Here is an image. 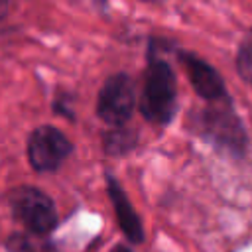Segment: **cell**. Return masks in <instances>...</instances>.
I'll return each instance as SVG.
<instances>
[{
  "mask_svg": "<svg viewBox=\"0 0 252 252\" xmlns=\"http://www.w3.org/2000/svg\"><path fill=\"white\" fill-rule=\"evenodd\" d=\"M175 75L171 67L159 57L150 59L140 94L144 118L154 124H167L175 112Z\"/></svg>",
  "mask_w": 252,
  "mask_h": 252,
  "instance_id": "cell-1",
  "label": "cell"
},
{
  "mask_svg": "<svg viewBox=\"0 0 252 252\" xmlns=\"http://www.w3.org/2000/svg\"><path fill=\"white\" fill-rule=\"evenodd\" d=\"M220 100L222 98L213 100V104L203 110L201 114L203 136L213 144H217L219 148L240 156L246 150V132L238 116L230 108L228 100L226 104H220Z\"/></svg>",
  "mask_w": 252,
  "mask_h": 252,
  "instance_id": "cell-2",
  "label": "cell"
},
{
  "mask_svg": "<svg viewBox=\"0 0 252 252\" xmlns=\"http://www.w3.org/2000/svg\"><path fill=\"white\" fill-rule=\"evenodd\" d=\"M136 104L134 83L126 73L112 75L106 79L98 93L96 112L110 126H122L132 116Z\"/></svg>",
  "mask_w": 252,
  "mask_h": 252,
  "instance_id": "cell-3",
  "label": "cell"
},
{
  "mask_svg": "<svg viewBox=\"0 0 252 252\" xmlns=\"http://www.w3.org/2000/svg\"><path fill=\"white\" fill-rule=\"evenodd\" d=\"M12 205H14V215L18 217V220L35 234H47L57 224L55 205L39 189L22 187L20 191H16Z\"/></svg>",
  "mask_w": 252,
  "mask_h": 252,
  "instance_id": "cell-4",
  "label": "cell"
},
{
  "mask_svg": "<svg viewBox=\"0 0 252 252\" xmlns=\"http://www.w3.org/2000/svg\"><path fill=\"white\" fill-rule=\"evenodd\" d=\"M73 146L63 132L53 126H39L32 132L28 142V158L33 169L53 171L71 154Z\"/></svg>",
  "mask_w": 252,
  "mask_h": 252,
  "instance_id": "cell-5",
  "label": "cell"
},
{
  "mask_svg": "<svg viewBox=\"0 0 252 252\" xmlns=\"http://www.w3.org/2000/svg\"><path fill=\"white\" fill-rule=\"evenodd\" d=\"M181 61H183L187 77L191 79V85H193V89L197 91L199 96H203V98H207L211 102L226 96L224 94L222 77L209 63H205L203 59H199V57H195L191 53H183Z\"/></svg>",
  "mask_w": 252,
  "mask_h": 252,
  "instance_id": "cell-6",
  "label": "cell"
},
{
  "mask_svg": "<svg viewBox=\"0 0 252 252\" xmlns=\"http://www.w3.org/2000/svg\"><path fill=\"white\" fill-rule=\"evenodd\" d=\"M106 183H108V195H110V201L114 203V211H116L122 232L132 242H142L144 240V228H142L140 217L136 215L134 207L130 205V199L126 197V193L122 191V187L118 185V181L112 175H106Z\"/></svg>",
  "mask_w": 252,
  "mask_h": 252,
  "instance_id": "cell-7",
  "label": "cell"
},
{
  "mask_svg": "<svg viewBox=\"0 0 252 252\" xmlns=\"http://www.w3.org/2000/svg\"><path fill=\"white\" fill-rule=\"evenodd\" d=\"M136 146V132L126 126H116L104 136V150L114 156H122Z\"/></svg>",
  "mask_w": 252,
  "mask_h": 252,
  "instance_id": "cell-8",
  "label": "cell"
},
{
  "mask_svg": "<svg viewBox=\"0 0 252 252\" xmlns=\"http://www.w3.org/2000/svg\"><path fill=\"white\" fill-rule=\"evenodd\" d=\"M236 69L244 81L252 83V30L246 33V37L242 39V43L238 47Z\"/></svg>",
  "mask_w": 252,
  "mask_h": 252,
  "instance_id": "cell-9",
  "label": "cell"
},
{
  "mask_svg": "<svg viewBox=\"0 0 252 252\" xmlns=\"http://www.w3.org/2000/svg\"><path fill=\"white\" fill-rule=\"evenodd\" d=\"M6 12H8V0H0V20L6 16Z\"/></svg>",
  "mask_w": 252,
  "mask_h": 252,
  "instance_id": "cell-10",
  "label": "cell"
},
{
  "mask_svg": "<svg viewBox=\"0 0 252 252\" xmlns=\"http://www.w3.org/2000/svg\"><path fill=\"white\" fill-rule=\"evenodd\" d=\"M114 252H132L130 248H126V246H116L114 248Z\"/></svg>",
  "mask_w": 252,
  "mask_h": 252,
  "instance_id": "cell-11",
  "label": "cell"
}]
</instances>
